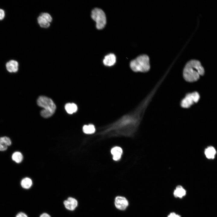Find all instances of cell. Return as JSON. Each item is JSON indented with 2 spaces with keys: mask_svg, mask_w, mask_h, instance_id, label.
Instances as JSON below:
<instances>
[{
  "mask_svg": "<svg viewBox=\"0 0 217 217\" xmlns=\"http://www.w3.org/2000/svg\"><path fill=\"white\" fill-rule=\"evenodd\" d=\"M40 16L49 23L52 20V18L51 16L48 13H42L41 14Z\"/></svg>",
  "mask_w": 217,
  "mask_h": 217,
  "instance_id": "obj_19",
  "label": "cell"
},
{
  "mask_svg": "<svg viewBox=\"0 0 217 217\" xmlns=\"http://www.w3.org/2000/svg\"><path fill=\"white\" fill-rule=\"evenodd\" d=\"M7 71L10 72H16L18 70V64L14 60H11L8 62L6 64Z\"/></svg>",
  "mask_w": 217,
  "mask_h": 217,
  "instance_id": "obj_9",
  "label": "cell"
},
{
  "mask_svg": "<svg viewBox=\"0 0 217 217\" xmlns=\"http://www.w3.org/2000/svg\"><path fill=\"white\" fill-rule=\"evenodd\" d=\"M186 194L185 190L181 185L178 186L176 188L174 193V196L175 197L181 198L185 196Z\"/></svg>",
  "mask_w": 217,
  "mask_h": 217,
  "instance_id": "obj_14",
  "label": "cell"
},
{
  "mask_svg": "<svg viewBox=\"0 0 217 217\" xmlns=\"http://www.w3.org/2000/svg\"><path fill=\"white\" fill-rule=\"evenodd\" d=\"M37 20L39 24L42 27L47 28L50 25V23L40 16L38 17Z\"/></svg>",
  "mask_w": 217,
  "mask_h": 217,
  "instance_id": "obj_18",
  "label": "cell"
},
{
  "mask_svg": "<svg viewBox=\"0 0 217 217\" xmlns=\"http://www.w3.org/2000/svg\"><path fill=\"white\" fill-rule=\"evenodd\" d=\"M39 217H51V216L47 213H44L42 214Z\"/></svg>",
  "mask_w": 217,
  "mask_h": 217,
  "instance_id": "obj_22",
  "label": "cell"
},
{
  "mask_svg": "<svg viewBox=\"0 0 217 217\" xmlns=\"http://www.w3.org/2000/svg\"><path fill=\"white\" fill-rule=\"evenodd\" d=\"M130 65L131 68L134 72H147L150 67L149 57L146 55H139L132 60Z\"/></svg>",
  "mask_w": 217,
  "mask_h": 217,
  "instance_id": "obj_3",
  "label": "cell"
},
{
  "mask_svg": "<svg viewBox=\"0 0 217 217\" xmlns=\"http://www.w3.org/2000/svg\"><path fill=\"white\" fill-rule=\"evenodd\" d=\"M114 204L117 209L121 211L126 210L129 205L128 200L125 197L121 196H118L115 197Z\"/></svg>",
  "mask_w": 217,
  "mask_h": 217,
  "instance_id": "obj_6",
  "label": "cell"
},
{
  "mask_svg": "<svg viewBox=\"0 0 217 217\" xmlns=\"http://www.w3.org/2000/svg\"><path fill=\"white\" fill-rule=\"evenodd\" d=\"M20 184L23 188L28 189L31 187L32 184V182L30 178H25L22 180Z\"/></svg>",
  "mask_w": 217,
  "mask_h": 217,
  "instance_id": "obj_15",
  "label": "cell"
},
{
  "mask_svg": "<svg viewBox=\"0 0 217 217\" xmlns=\"http://www.w3.org/2000/svg\"><path fill=\"white\" fill-rule=\"evenodd\" d=\"M37 102L39 106L43 108L40 112V114L42 117L48 118L52 116L54 113L56 105L50 98L41 96L38 98Z\"/></svg>",
  "mask_w": 217,
  "mask_h": 217,
  "instance_id": "obj_2",
  "label": "cell"
},
{
  "mask_svg": "<svg viewBox=\"0 0 217 217\" xmlns=\"http://www.w3.org/2000/svg\"><path fill=\"white\" fill-rule=\"evenodd\" d=\"M175 217H181L180 215H176Z\"/></svg>",
  "mask_w": 217,
  "mask_h": 217,
  "instance_id": "obj_24",
  "label": "cell"
},
{
  "mask_svg": "<svg viewBox=\"0 0 217 217\" xmlns=\"http://www.w3.org/2000/svg\"><path fill=\"white\" fill-rule=\"evenodd\" d=\"M12 159L16 163H20L22 162L23 159V156L21 153L16 152L13 154Z\"/></svg>",
  "mask_w": 217,
  "mask_h": 217,
  "instance_id": "obj_17",
  "label": "cell"
},
{
  "mask_svg": "<svg viewBox=\"0 0 217 217\" xmlns=\"http://www.w3.org/2000/svg\"><path fill=\"white\" fill-rule=\"evenodd\" d=\"M5 12L4 11L0 8V20H3L5 17Z\"/></svg>",
  "mask_w": 217,
  "mask_h": 217,
  "instance_id": "obj_20",
  "label": "cell"
},
{
  "mask_svg": "<svg viewBox=\"0 0 217 217\" xmlns=\"http://www.w3.org/2000/svg\"><path fill=\"white\" fill-rule=\"evenodd\" d=\"M65 108L68 113L72 114L77 110V105L74 103H68L65 106Z\"/></svg>",
  "mask_w": 217,
  "mask_h": 217,
  "instance_id": "obj_12",
  "label": "cell"
},
{
  "mask_svg": "<svg viewBox=\"0 0 217 217\" xmlns=\"http://www.w3.org/2000/svg\"><path fill=\"white\" fill-rule=\"evenodd\" d=\"M92 18L96 22V27L97 29L101 30L105 27L106 23L105 14L101 9L95 8L91 11Z\"/></svg>",
  "mask_w": 217,
  "mask_h": 217,
  "instance_id": "obj_4",
  "label": "cell"
},
{
  "mask_svg": "<svg viewBox=\"0 0 217 217\" xmlns=\"http://www.w3.org/2000/svg\"><path fill=\"white\" fill-rule=\"evenodd\" d=\"M176 215L175 213L172 212L168 215V217H175Z\"/></svg>",
  "mask_w": 217,
  "mask_h": 217,
  "instance_id": "obj_23",
  "label": "cell"
},
{
  "mask_svg": "<svg viewBox=\"0 0 217 217\" xmlns=\"http://www.w3.org/2000/svg\"><path fill=\"white\" fill-rule=\"evenodd\" d=\"M16 217H28V216L24 213L20 212L17 214Z\"/></svg>",
  "mask_w": 217,
  "mask_h": 217,
  "instance_id": "obj_21",
  "label": "cell"
},
{
  "mask_svg": "<svg viewBox=\"0 0 217 217\" xmlns=\"http://www.w3.org/2000/svg\"><path fill=\"white\" fill-rule=\"evenodd\" d=\"M200 98L199 94L197 92H194L187 94L182 100L181 105L184 108H188L191 105L197 103Z\"/></svg>",
  "mask_w": 217,
  "mask_h": 217,
  "instance_id": "obj_5",
  "label": "cell"
},
{
  "mask_svg": "<svg viewBox=\"0 0 217 217\" xmlns=\"http://www.w3.org/2000/svg\"><path fill=\"white\" fill-rule=\"evenodd\" d=\"M83 132L86 134H92L95 131V128L94 125L89 124L84 125L83 128Z\"/></svg>",
  "mask_w": 217,
  "mask_h": 217,
  "instance_id": "obj_16",
  "label": "cell"
},
{
  "mask_svg": "<svg viewBox=\"0 0 217 217\" xmlns=\"http://www.w3.org/2000/svg\"><path fill=\"white\" fill-rule=\"evenodd\" d=\"M116 62V57L113 53H110L105 55L103 60L104 65L111 67L114 65Z\"/></svg>",
  "mask_w": 217,
  "mask_h": 217,
  "instance_id": "obj_8",
  "label": "cell"
},
{
  "mask_svg": "<svg viewBox=\"0 0 217 217\" xmlns=\"http://www.w3.org/2000/svg\"><path fill=\"white\" fill-rule=\"evenodd\" d=\"M11 141L9 138L7 137H0V151L6 150L8 147L11 144Z\"/></svg>",
  "mask_w": 217,
  "mask_h": 217,
  "instance_id": "obj_10",
  "label": "cell"
},
{
  "mask_svg": "<svg viewBox=\"0 0 217 217\" xmlns=\"http://www.w3.org/2000/svg\"><path fill=\"white\" fill-rule=\"evenodd\" d=\"M216 153V150L212 146H209L206 149L205 154L206 157L209 159H213L215 157Z\"/></svg>",
  "mask_w": 217,
  "mask_h": 217,
  "instance_id": "obj_13",
  "label": "cell"
},
{
  "mask_svg": "<svg viewBox=\"0 0 217 217\" xmlns=\"http://www.w3.org/2000/svg\"><path fill=\"white\" fill-rule=\"evenodd\" d=\"M123 151L122 149L118 146L112 148L111 150V153L113 155V159L115 161L119 160L121 157Z\"/></svg>",
  "mask_w": 217,
  "mask_h": 217,
  "instance_id": "obj_11",
  "label": "cell"
},
{
  "mask_svg": "<svg viewBox=\"0 0 217 217\" xmlns=\"http://www.w3.org/2000/svg\"><path fill=\"white\" fill-rule=\"evenodd\" d=\"M204 73V70L200 62L197 60H191L186 64L183 70L184 79L189 82L198 80Z\"/></svg>",
  "mask_w": 217,
  "mask_h": 217,
  "instance_id": "obj_1",
  "label": "cell"
},
{
  "mask_svg": "<svg viewBox=\"0 0 217 217\" xmlns=\"http://www.w3.org/2000/svg\"><path fill=\"white\" fill-rule=\"evenodd\" d=\"M63 203L65 208L71 211L75 210L78 204L77 200L72 197H68L67 200L64 201Z\"/></svg>",
  "mask_w": 217,
  "mask_h": 217,
  "instance_id": "obj_7",
  "label": "cell"
}]
</instances>
